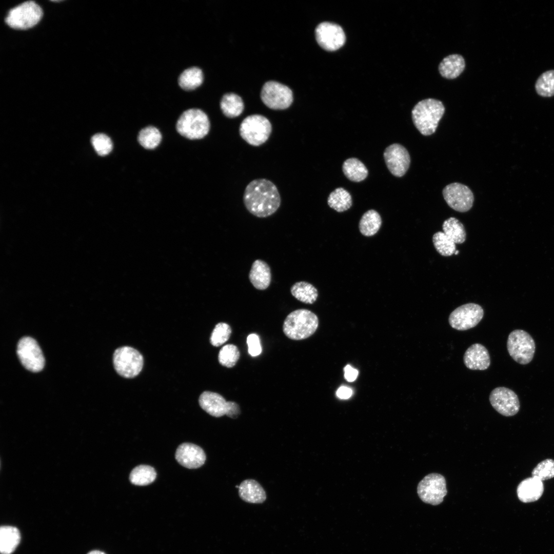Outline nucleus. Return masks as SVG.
Returning a JSON list of instances; mask_svg holds the SVG:
<instances>
[{"label":"nucleus","instance_id":"ea45409f","mask_svg":"<svg viewBox=\"0 0 554 554\" xmlns=\"http://www.w3.org/2000/svg\"><path fill=\"white\" fill-rule=\"evenodd\" d=\"M247 344L248 346V353L250 355L256 357L261 354L262 347L260 338L257 334H249L247 338Z\"/></svg>","mask_w":554,"mask_h":554},{"label":"nucleus","instance_id":"c85d7f7f","mask_svg":"<svg viewBox=\"0 0 554 554\" xmlns=\"http://www.w3.org/2000/svg\"><path fill=\"white\" fill-rule=\"evenodd\" d=\"M203 73L197 67L185 69L180 75L178 83L183 89L190 90L200 86L203 81Z\"/></svg>","mask_w":554,"mask_h":554},{"label":"nucleus","instance_id":"f8f14e48","mask_svg":"<svg viewBox=\"0 0 554 554\" xmlns=\"http://www.w3.org/2000/svg\"><path fill=\"white\" fill-rule=\"evenodd\" d=\"M484 315L482 307L476 303L462 305L449 315L448 322L451 327L456 330L464 331L476 326Z\"/></svg>","mask_w":554,"mask_h":554},{"label":"nucleus","instance_id":"a878e982","mask_svg":"<svg viewBox=\"0 0 554 554\" xmlns=\"http://www.w3.org/2000/svg\"><path fill=\"white\" fill-rule=\"evenodd\" d=\"M290 292L298 301L305 304H313L318 296L316 288L311 284L300 281L293 284L290 288Z\"/></svg>","mask_w":554,"mask_h":554},{"label":"nucleus","instance_id":"a211bd4d","mask_svg":"<svg viewBox=\"0 0 554 554\" xmlns=\"http://www.w3.org/2000/svg\"><path fill=\"white\" fill-rule=\"evenodd\" d=\"M177 462L189 469L202 466L206 461V454L200 446L190 443H184L177 447L175 454Z\"/></svg>","mask_w":554,"mask_h":554},{"label":"nucleus","instance_id":"72a5a7b5","mask_svg":"<svg viewBox=\"0 0 554 554\" xmlns=\"http://www.w3.org/2000/svg\"><path fill=\"white\" fill-rule=\"evenodd\" d=\"M137 140L144 148L152 149L156 148L162 140L161 132L156 127L148 126L142 129L139 132Z\"/></svg>","mask_w":554,"mask_h":554},{"label":"nucleus","instance_id":"c756f323","mask_svg":"<svg viewBox=\"0 0 554 554\" xmlns=\"http://www.w3.org/2000/svg\"><path fill=\"white\" fill-rule=\"evenodd\" d=\"M329 206L339 212L349 209L352 205L350 194L343 188H338L331 192L327 200Z\"/></svg>","mask_w":554,"mask_h":554},{"label":"nucleus","instance_id":"c03bdc74","mask_svg":"<svg viewBox=\"0 0 554 554\" xmlns=\"http://www.w3.org/2000/svg\"><path fill=\"white\" fill-rule=\"evenodd\" d=\"M459 251H458V250H456V251H455V252H454V254H455L456 255H457V254H458V253H459Z\"/></svg>","mask_w":554,"mask_h":554},{"label":"nucleus","instance_id":"f704fd0d","mask_svg":"<svg viewBox=\"0 0 554 554\" xmlns=\"http://www.w3.org/2000/svg\"><path fill=\"white\" fill-rule=\"evenodd\" d=\"M432 242L436 250L441 255L451 256L456 250V243L443 232L435 233L432 237Z\"/></svg>","mask_w":554,"mask_h":554},{"label":"nucleus","instance_id":"37998d69","mask_svg":"<svg viewBox=\"0 0 554 554\" xmlns=\"http://www.w3.org/2000/svg\"><path fill=\"white\" fill-rule=\"evenodd\" d=\"M87 554H106V553H105L104 552H103V551H100V550H92V551H90Z\"/></svg>","mask_w":554,"mask_h":554},{"label":"nucleus","instance_id":"e433bc0d","mask_svg":"<svg viewBox=\"0 0 554 554\" xmlns=\"http://www.w3.org/2000/svg\"><path fill=\"white\" fill-rule=\"evenodd\" d=\"M231 333V329L228 324L219 323L215 325L211 334L210 342L213 346H220L228 340Z\"/></svg>","mask_w":554,"mask_h":554},{"label":"nucleus","instance_id":"a19ab883","mask_svg":"<svg viewBox=\"0 0 554 554\" xmlns=\"http://www.w3.org/2000/svg\"><path fill=\"white\" fill-rule=\"evenodd\" d=\"M344 377L348 382H353L358 375V371L349 365H347L344 369Z\"/></svg>","mask_w":554,"mask_h":554},{"label":"nucleus","instance_id":"412c9836","mask_svg":"<svg viewBox=\"0 0 554 554\" xmlns=\"http://www.w3.org/2000/svg\"><path fill=\"white\" fill-rule=\"evenodd\" d=\"M249 279L256 289L264 290L268 288L271 281V272L269 265L263 260H255L249 273Z\"/></svg>","mask_w":554,"mask_h":554},{"label":"nucleus","instance_id":"f257e3e1","mask_svg":"<svg viewBox=\"0 0 554 554\" xmlns=\"http://www.w3.org/2000/svg\"><path fill=\"white\" fill-rule=\"evenodd\" d=\"M243 202L251 214L258 217H266L278 210L281 199L273 182L266 179H258L250 182L246 186Z\"/></svg>","mask_w":554,"mask_h":554},{"label":"nucleus","instance_id":"393cba45","mask_svg":"<svg viewBox=\"0 0 554 554\" xmlns=\"http://www.w3.org/2000/svg\"><path fill=\"white\" fill-rule=\"evenodd\" d=\"M220 108L225 116L228 118H234L242 113L244 104L239 95L233 93H228L223 96L220 102Z\"/></svg>","mask_w":554,"mask_h":554},{"label":"nucleus","instance_id":"7ed1b4c3","mask_svg":"<svg viewBox=\"0 0 554 554\" xmlns=\"http://www.w3.org/2000/svg\"><path fill=\"white\" fill-rule=\"evenodd\" d=\"M319 319L313 312L299 309L290 312L284 320L283 330L288 338L301 340L312 335L318 328Z\"/></svg>","mask_w":554,"mask_h":554},{"label":"nucleus","instance_id":"6e6552de","mask_svg":"<svg viewBox=\"0 0 554 554\" xmlns=\"http://www.w3.org/2000/svg\"><path fill=\"white\" fill-rule=\"evenodd\" d=\"M113 361L117 373L126 378L137 375L142 369L144 362L141 353L129 346L116 349L113 354Z\"/></svg>","mask_w":554,"mask_h":554},{"label":"nucleus","instance_id":"6ab92c4d","mask_svg":"<svg viewBox=\"0 0 554 554\" xmlns=\"http://www.w3.org/2000/svg\"><path fill=\"white\" fill-rule=\"evenodd\" d=\"M463 361L466 367L470 370H484L490 364L488 351L479 343L473 344L468 348L464 354Z\"/></svg>","mask_w":554,"mask_h":554},{"label":"nucleus","instance_id":"7c9ffc66","mask_svg":"<svg viewBox=\"0 0 554 554\" xmlns=\"http://www.w3.org/2000/svg\"><path fill=\"white\" fill-rule=\"evenodd\" d=\"M156 477V472L154 468L149 465H140L132 470L129 480L134 485L145 486L152 483Z\"/></svg>","mask_w":554,"mask_h":554},{"label":"nucleus","instance_id":"473e14b6","mask_svg":"<svg viewBox=\"0 0 554 554\" xmlns=\"http://www.w3.org/2000/svg\"><path fill=\"white\" fill-rule=\"evenodd\" d=\"M535 88L537 93L542 97L554 96V70L542 73L537 78Z\"/></svg>","mask_w":554,"mask_h":554},{"label":"nucleus","instance_id":"cd10ccee","mask_svg":"<svg viewBox=\"0 0 554 554\" xmlns=\"http://www.w3.org/2000/svg\"><path fill=\"white\" fill-rule=\"evenodd\" d=\"M381 224L379 213L373 209L369 210L364 213L360 221L359 230L363 235L371 236L379 231Z\"/></svg>","mask_w":554,"mask_h":554},{"label":"nucleus","instance_id":"4be33fe9","mask_svg":"<svg viewBox=\"0 0 554 554\" xmlns=\"http://www.w3.org/2000/svg\"><path fill=\"white\" fill-rule=\"evenodd\" d=\"M239 494L243 501L250 503H262L266 499L265 491L253 479L245 480L240 484Z\"/></svg>","mask_w":554,"mask_h":554},{"label":"nucleus","instance_id":"4468645a","mask_svg":"<svg viewBox=\"0 0 554 554\" xmlns=\"http://www.w3.org/2000/svg\"><path fill=\"white\" fill-rule=\"evenodd\" d=\"M443 195L448 206L457 211L466 212L472 207L473 194L469 187L462 184L453 183L446 186Z\"/></svg>","mask_w":554,"mask_h":554},{"label":"nucleus","instance_id":"b1692460","mask_svg":"<svg viewBox=\"0 0 554 554\" xmlns=\"http://www.w3.org/2000/svg\"><path fill=\"white\" fill-rule=\"evenodd\" d=\"M21 541L19 530L11 526H2L0 528V552L1 554H11L16 548Z\"/></svg>","mask_w":554,"mask_h":554},{"label":"nucleus","instance_id":"58836bf2","mask_svg":"<svg viewBox=\"0 0 554 554\" xmlns=\"http://www.w3.org/2000/svg\"><path fill=\"white\" fill-rule=\"evenodd\" d=\"M91 143L97 153L101 156L108 154L112 149L110 138L103 133H97L91 138Z\"/></svg>","mask_w":554,"mask_h":554},{"label":"nucleus","instance_id":"f3484780","mask_svg":"<svg viewBox=\"0 0 554 554\" xmlns=\"http://www.w3.org/2000/svg\"><path fill=\"white\" fill-rule=\"evenodd\" d=\"M386 165L389 171L397 177L403 176L408 170L410 157L407 150L399 144L388 146L383 153Z\"/></svg>","mask_w":554,"mask_h":554},{"label":"nucleus","instance_id":"9d476101","mask_svg":"<svg viewBox=\"0 0 554 554\" xmlns=\"http://www.w3.org/2000/svg\"><path fill=\"white\" fill-rule=\"evenodd\" d=\"M417 492L425 503L432 505L441 504L447 493L444 477L437 473L428 474L419 483Z\"/></svg>","mask_w":554,"mask_h":554},{"label":"nucleus","instance_id":"f03ea898","mask_svg":"<svg viewBox=\"0 0 554 554\" xmlns=\"http://www.w3.org/2000/svg\"><path fill=\"white\" fill-rule=\"evenodd\" d=\"M445 112V107L439 100L426 98L418 102L411 111L413 124L423 135L435 132Z\"/></svg>","mask_w":554,"mask_h":554},{"label":"nucleus","instance_id":"5701e85b","mask_svg":"<svg viewBox=\"0 0 554 554\" xmlns=\"http://www.w3.org/2000/svg\"><path fill=\"white\" fill-rule=\"evenodd\" d=\"M465 62L463 57L458 54L449 55L441 62L439 70L441 75L447 79H453L463 71Z\"/></svg>","mask_w":554,"mask_h":554},{"label":"nucleus","instance_id":"9b49d317","mask_svg":"<svg viewBox=\"0 0 554 554\" xmlns=\"http://www.w3.org/2000/svg\"><path fill=\"white\" fill-rule=\"evenodd\" d=\"M261 98L263 103L269 108L284 110L291 105L293 94L288 86L276 81H270L263 85Z\"/></svg>","mask_w":554,"mask_h":554},{"label":"nucleus","instance_id":"aec40b11","mask_svg":"<svg viewBox=\"0 0 554 554\" xmlns=\"http://www.w3.org/2000/svg\"><path fill=\"white\" fill-rule=\"evenodd\" d=\"M542 481L536 477H529L522 481L517 489V496L521 502L530 503L539 500L543 494Z\"/></svg>","mask_w":554,"mask_h":554},{"label":"nucleus","instance_id":"ddd939ff","mask_svg":"<svg viewBox=\"0 0 554 554\" xmlns=\"http://www.w3.org/2000/svg\"><path fill=\"white\" fill-rule=\"evenodd\" d=\"M17 354L22 364L32 372L41 371L45 365V359L36 341L29 337L22 338L18 342Z\"/></svg>","mask_w":554,"mask_h":554},{"label":"nucleus","instance_id":"423d86ee","mask_svg":"<svg viewBox=\"0 0 554 554\" xmlns=\"http://www.w3.org/2000/svg\"><path fill=\"white\" fill-rule=\"evenodd\" d=\"M43 16V11L33 1H27L11 9L5 18L6 24L15 29L26 30L36 25Z\"/></svg>","mask_w":554,"mask_h":554},{"label":"nucleus","instance_id":"0eeeda50","mask_svg":"<svg viewBox=\"0 0 554 554\" xmlns=\"http://www.w3.org/2000/svg\"><path fill=\"white\" fill-rule=\"evenodd\" d=\"M507 348L510 357L516 362L526 365L532 360L536 350L535 341L526 331L516 329L508 335Z\"/></svg>","mask_w":554,"mask_h":554},{"label":"nucleus","instance_id":"2eb2a0df","mask_svg":"<svg viewBox=\"0 0 554 554\" xmlns=\"http://www.w3.org/2000/svg\"><path fill=\"white\" fill-rule=\"evenodd\" d=\"M318 44L324 50L335 51L342 47L346 40L345 33L341 26L330 22L319 24L315 30Z\"/></svg>","mask_w":554,"mask_h":554},{"label":"nucleus","instance_id":"bb28decb","mask_svg":"<svg viewBox=\"0 0 554 554\" xmlns=\"http://www.w3.org/2000/svg\"><path fill=\"white\" fill-rule=\"evenodd\" d=\"M342 170L344 175L350 181L359 182L365 180L368 173L364 164L354 157L347 159L343 164Z\"/></svg>","mask_w":554,"mask_h":554},{"label":"nucleus","instance_id":"2f4dec72","mask_svg":"<svg viewBox=\"0 0 554 554\" xmlns=\"http://www.w3.org/2000/svg\"><path fill=\"white\" fill-rule=\"evenodd\" d=\"M443 232L456 244H462L466 240V233L464 225L457 219L450 217L443 224Z\"/></svg>","mask_w":554,"mask_h":554},{"label":"nucleus","instance_id":"20e7f679","mask_svg":"<svg viewBox=\"0 0 554 554\" xmlns=\"http://www.w3.org/2000/svg\"><path fill=\"white\" fill-rule=\"evenodd\" d=\"M210 121L202 110L191 108L185 111L179 118L176 128L182 136L191 140L201 139L210 130Z\"/></svg>","mask_w":554,"mask_h":554},{"label":"nucleus","instance_id":"79ce46f5","mask_svg":"<svg viewBox=\"0 0 554 554\" xmlns=\"http://www.w3.org/2000/svg\"><path fill=\"white\" fill-rule=\"evenodd\" d=\"M352 394L351 389L346 386L340 387L337 391V397L341 399H347L352 395Z\"/></svg>","mask_w":554,"mask_h":554},{"label":"nucleus","instance_id":"c9c22d12","mask_svg":"<svg viewBox=\"0 0 554 554\" xmlns=\"http://www.w3.org/2000/svg\"><path fill=\"white\" fill-rule=\"evenodd\" d=\"M240 356L239 350L235 345L227 344L224 346L220 350L218 360L222 366L231 368L236 364Z\"/></svg>","mask_w":554,"mask_h":554},{"label":"nucleus","instance_id":"dca6fc26","mask_svg":"<svg viewBox=\"0 0 554 554\" xmlns=\"http://www.w3.org/2000/svg\"><path fill=\"white\" fill-rule=\"evenodd\" d=\"M489 399L492 407L503 416H513L520 409L518 395L508 388L499 387L493 389L490 393Z\"/></svg>","mask_w":554,"mask_h":554},{"label":"nucleus","instance_id":"4c0bfd02","mask_svg":"<svg viewBox=\"0 0 554 554\" xmlns=\"http://www.w3.org/2000/svg\"><path fill=\"white\" fill-rule=\"evenodd\" d=\"M532 477L541 481L550 479L554 477V460L551 459L544 460L534 468L531 472Z\"/></svg>","mask_w":554,"mask_h":554},{"label":"nucleus","instance_id":"39448f33","mask_svg":"<svg viewBox=\"0 0 554 554\" xmlns=\"http://www.w3.org/2000/svg\"><path fill=\"white\" fill-rule=\"evenodd\" d=\"M271 131L270 122L261 114L248 115L243 120L239 127L241 137L253 146H259L265 143Z\"/></svg>","mask_w":554,"mask_h":554},{"label":"nucleus","instance_id":"1a4fd4ad","mask_svg":"<svg viewBox=\"0 0 554 554\" xmlns=\"http://www.w3.org/2000/svg\"><path fill=\"white\" fill-rule=\"evenodd\" d=\"M199 402L204 410L214 417L226 415L232 419H236L241 412L236 403L226 401L224 397L216 392H203L199 397Z\"/></svg>","mask_w":554,"mask_h":554}]
</instances>
